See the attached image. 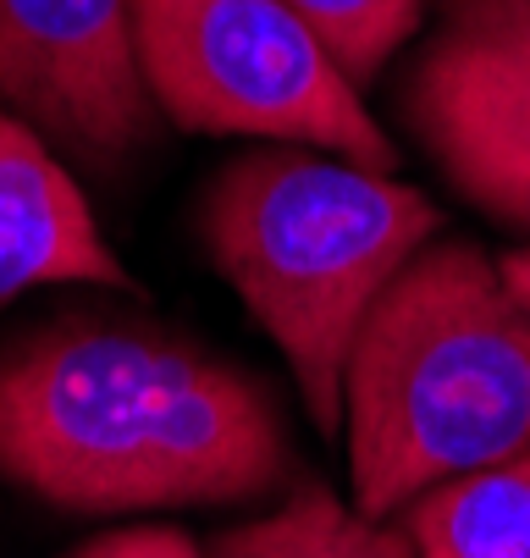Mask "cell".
Listing matches in <instances>:
<instances>
[{"mask_svg": "<svg viewBox=\"0 0 530 558\" xmlns=\"http://www.w3.org/2000/svg\"><path fill=\"white\" fill-rule=\"evenodd\" d=\"M0 100L95 167L149 138L133 0H0Z\"/></svg>", "mask_w": 530, "mask_h": 558, "instance_id": "6", "label": "cell"}, {"mask_svg": "<svg viewBox=\"0 0 530 558\" xmlns=\"http://www.w3.org/2000/svg\"><path fill=\"white\" fill-rule=\"evenodd\" d=\"M404 514L420 558H530V448L453 475Z\"/></svg>", "mask_w": 530, "mask_h": 558, "instance_id": "8", "label": "cell"}, {"mask_svg": "<svg viewBox=\"0 0 530 558\" xmlns=\"http://www.w3.org/2000/svg\"><path fill=\"white\" fill-rule=\"evenodd\" d=\"M205 250L282 349L316 432H343V371L370 304L442 232V210L393 172L321 149H255L199 210Z\"/></svg>", "mask_w": 530, "mask_h": 558, "instance_id": "3", "label": "cell"}, {"mask_svg": "<svg viewBox=\"0 0 530 558\" xmlns=\"http://www.w3.org/2000/svg\"><path fill=\"white\" fill-rule=\"evenodd\" d=\"M497 271H503V282L514 288V299L530 304V244H525V250H508V255L497 260Z\"/></svg>", "mask_w": 530, "mask_h": 558, "instance_id": "12", "label": "cell"}, {"mask_svg": "<svg viewBox=\"0 0 530 558\" xmlns=\"http://www.w3.org/2000/svg\"><path fill=\"white\" fill-rule=\"evenodd\" d=\"M210 558H420L409 531L337 504L321 482H305L282 509L233 525L210 542Z\"/></svg>", "mask_w": 530, "mask_h": 558, "instance_id": "9", "label": "cell"}, {"mask_svg": "<svg viewBox=\"0 0 530 558\" xmlns=\"http://www.w3.org/2000/svg\"><path fill=\"white\" fill-rule=\"evenodd\" d=\"M282 7L310 23L354 84H370L426 17V0H282Z\"/></svg>", "mask_w": 530, "mask_h": 558, "instance_id": "10", "label": "cell"}, {"mask_svg": "<svg viewBox=\"0 0 530 558\" xmlns=\"http://www.w3.org/2000/svg\"><path fill=\"white\" fill-rule=\"evenodd\" d=\"M45 282L127 288V266L50 138L0 106V310Z\"/></svg>", "mask_w": 530, "mask_h": 558, "instance_id": "7", "label": "cell"}, {"mask_svg": "<svg viewBox=\"0 0 530 558\" xmlns=\"http://www.w3.org/2000/svg\"><path fill=\"white\" fill-rule=\"evenodd\" d=\"M149 106L194 133H244L393 172L398 149L359 84L282 0H133Z\"/></svg>", "mask_w": 530, "mask_h": 558, "instance_id": "4", "label": "cell"}, {"mask_svg": "<svg viewBox=\"0 0 530 558\" xmlns=\"http://www.w3.org/2000/svg\"><path fill=\"white\" fill-rule=\"evenodd\" d=\"M66 558H210L199 553L183 531L172 525H127V531H100L84 547H72Z\"/></svg>", "mask_w": 530, "mask_h": 558, "instance_id": "11", "label": "cell"}, {"mask_svg": "<svg viewBox=\"0 0 530 558\" xmlns=\"http://www.w3.org/2000/svg\"><path fill=\"white\" fill-rule=\"evenodd\" d=\"M0 475L78 514L249 504L287 475V426L244 365L84 315L0 360Z\"/></svg>", "mask_w": 530, "mask_h": 558, "instance_id": "1", "label": "cell"}, {"mask_svg": "<svg viewBox=\"0 0 530 558\" xmlns=\"http://www.w3.org/2000/svg\"><path fill=\"white\" fill-rule=\"evenodd\" d=\"M343 437L370 520L530 448V304L486 250L431 238L370 304L343 371Z\"/></svg>", "mask_w": 530, "mask_h": 558, "instance_id": "2", "label": "cell"}, {"mask_svg": "<svg viewBox=\"0 0 530 558\" xmlns=\"http://www.w3.org/2000/svg\"><path fill=\"white\" fill-rule=\"evenodd\" d=\"M404 117L476 210L530 232V0H442Z\"/></svg>", "mask_w": 530, "mask_h": 558, "instance_id": "5", "label": "cell"}]
</instances>
